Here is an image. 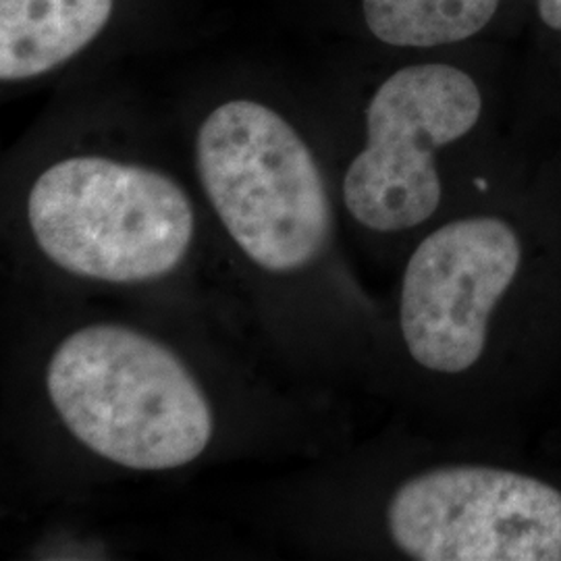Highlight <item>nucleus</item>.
<instances>
[{
  "label": "nucleus",
  "instance_id": "1",
  "mask_svg": "<svg viewBox=\"0 0 561 561\" xmlns=\"http://www.w3.org/2000/svg\"><path fill=\"white\" fill-rule=\"evenodd\" d=\"M46 396L92 454L127 470H175L208 449L215 414L187 364L117 322L69 333L46 364Z\"/></svg>",
  "mask_w": 561,
  "mask_h": 561
},
{
  "label": "nucleus",
  "instance_id": "2",
  "mask_svg": "<svg viewBox=\"0 0 561 561\" xmlns=\"http://www.w3.org/2000/svg\"><path fill=\"white\" fill-rule=\"evenodd\" d=\"M42 256L80 279L136 285L171 275L194 236V206L161 171L104 157L55 162L27 194Z\"/></svg>",
  "mask_w": 561,
  "mask_h": 561
},
{
  "label": "nucleus",
  "instance_id": "3",
  "mask_svg": "<svg viewBox=\"0 0 561 561\" xmlns=\"http://www.w3.org/2000/svg\"><path fill=\"white\" fill-rule=\"evenodd\" d=\"M196 167L229 238L262 271L308 268L329 243L333 208L308 144L266 104L229 101L202 121Z\"/></svg>",
  "mask_w": 561,
  "mask_h": 561
},
{
  "label": "nucleus",
  "instance_id": "4",
  "mask_svg": "<svg viewBox=\"0 0 561 561\" xmlns=\"http://www.w3.org/2000/svg\"><path fill=\"white\" fill-rule=\"evenodd\" d=\"M481 85L447 62L401 67L366 108V144L347 167L343 202L377 233H401L435 217L443 198L437 152L482 117Z\"/></svg>",
  "mask_w": 561,
  "mask_h": 561
},
{
  "label": "nucleus",
  "instance_id": "5",
  "mask_svg": "<svg viewBox=\"0 0 561 561\" xmlns=\"http://www.w3.org/2000/svg\"><path fill=\"white\" fill-rule=\"evenodd\" d=\"M389 539L419 561H561V489L481 463L431 468L385 510Z\"/></svg>",
  "mask_w": 561,
  "mask_h": 561
},
{
  "label": "nucleus",
  "instance_id": "6",
  "mask_svg": "<svg viewBox=\"0 0 561 561\" xmlns=\"http://www.w3.org/2000/svg\"><path fill=\"white\" fill-rule=\"evenodd\" d=\"M522 261L520 236L502 217H463L428 233L401 277V340L410 358L437 375L477 366Z\"/></svg>",
  "mask_w": 561,
  "mask_h": 561
},
{
  "label": "nucleus",
  "instance_id": "7",
  "mask_svg": "<svg viewBox=\"0 0 561 561\" xmlns=\"http://www.w3.org/2000/svg\"><path fill=\"white\" fill-rule=\"evenodd\" d=\"M113 0H0V78L30 80L101 34Z\"/></svg>",
  "mask_w": 561,
  "mask_h": 561
},
{
  "label": "nucleus",
  "instance_id": "8",
  "mask_svg": "<svg viewBox=\"0 0 561 561\" xmlns=\"http://www.w3.org/2000/svg\"><path fill=\"white\" fill-rule=\"evenodd\" d=\"M510 0H362L370 34L396 48H439L489 30Z\"/></svg>",
  "mask_w": 561,
  "mask_h": 561
},
{
  "label": "nucleus",
  "instance_id": "9",
  "mask_svg": "<svg viewBox=\"0 0 561 561\" xmlns=\"http://www.w3.org/2000/svg\"><path fill=\"white\" fill-rule=\"evenodd\" d=\"M539 34L561 50V0H530Z\"/></svg>",
  "mask_w": 561,
  "mask_h": 561
}]
</instances>
